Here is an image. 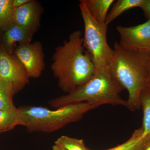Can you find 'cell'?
I'll list each match as a JSON object with an SVG mask.
<instances>
[{
	"label": "cell",
	"instance_id": "ba28073f",
	"mask_svg": "<svg viewBox=\"0 0 150 150\" xmlns=\"http://www.w3.org/2000/svg\"><path fill=\"white\" fill-rule=\"evenodd\" d=\"M116 30L120 35L119 43L126 49L146 52L150 46V18L135 26L119 25Z\"/></svg>",
	"mask_w": 150,
	"mask_h": 150
},
{
	"label": "cell",
	"instance_id": "cb8c5ba5",
	"mask_svg": "<svg viewBox=\"0 0 150 150\" xmlns=\"http://www.w3.org/2000/svg\"><path fill=\"white\" fill-rule=\"evenodd\" d=\"M146 52L147 53H148V55H149V56L150 58V46H149V48H148Z\"/></svg>",
	"mask_w": 150,
	"mask_h": 150
},
{
	"label": "cell",
	"instance_id": "44dd1931",
	"mask_svg": "<svg viewBox=\"0 0 150 150\" xmlns=\"http://www.w3.org/2000/svg\"><path fill=\"white\" fill-rule=\"evenodd\" d=\"M145 91L148 92L150 93V67Z\"/></svg>",
	"mask_w": 150,
	"mask_h": 150
},
{
	"label": "cell",
	"instance_id": "7c38bea8",
	"mask_svg": "<svg viewBox=\"0 0 150 150\" xmlns=\"http://www.w3.org/2000/svg\"><path fill=\"white\" fill-rule=\"evenodd\" d=\"M150 142V136L143 137V129L141 127L136 129L126 142L115 147L105 150H144Z\"/></svg>",
	"mask_w": 150,
	"mask_h": 150
},
{
	"label": "cell",
	"instance_id": "ac0fdd59",
	"mask_svg": "<svg viewBox=\"0 0 150 150\" xmlns=\"http://www.w3.org/2000/svg\"><path fill=\"white\" fill-rule=\"evenodd\" d=\"M57 145L64 150H88L83 140L62 136L55 141Z\"/></svg>",
	"mask_w": 150,
	"mask_h": 150
},
{
	"label": "cell",
	"instance_id": "30bf717a",
	"mask_svg": "<svg viewBox=\"0 0 150 150\" xmlns=\"http://www.w3.org/2000/svg\"><path fill=\"white\" fill-rule=\"evenodd\" d=\"M33 35L21 26L14 24L4 31L2 47L8 54L13 55L17 43H30Z\"/></svg>",
	"mask_w": 150,
	"mask_h": 150
},
{
	"label": "cell",
	"instance_id": "7a4b0ae2",
	"mask_svg": "<svg viewBox=\"0 0 150 150\" xmlns=\"http://www.w3.org/2000/svg\"><path fill=\"white\" fill-rule=\"evenodd\" d=\"M108 67L112 76L129 93L126 107L132 111L139 109L141 97L145 90L150 67L146 51H135L114 44Z\"/></svg>",
	"mask_w": 150,
	"mask_h": 150
},
{
	"label": "cell",
	"instance_id": "5b68a950",
	"mask_svg": "<svg viewBox=\"0 0 150 150\" xmlns=\"http://www.w3.org/2000/svg\"><path fill=\"white\" fill-rule=\"evenodd\" d=\"M79 6L84 25V47L96 69L108 67L113 51L108 43V25L105 23L97 21L91 16L83 0L80 1Z\"/></svg>",
	"mask_w": 150,
	"mask_h": 150
},
{
	"label": "cell",
	"instance_id": "5bb4252c",
	"mask_svg": "<svg viewBox=\"0 0 150 150\" xmlns=\"http://www.w3.org/2000/svg\"><path fill=\"white\" fill-rule=\"evenodd\" d=\"M20 125L18 108L13 110H0V134L13 130Z\"/></svg>",
	"mask_w": 150,
	"mask_h": 150
},
{
	"label": "cell",
	"instance_id": "4fadbf2b",
	"mask_svg": "<svg viewBox=\"0 0 150 150\" xmlns=\"http://www.w3.org/2000/svg\"><path fill=\"white\" fill-rule=\"evenodd\" d=\"M144 0H118L108 14L105 23L110 24L124 12L136 7H140Z\"/></svg>",
	"mask_w": 150,
	"mask_h": 150
},
{
	"label": "cell",
	"instance_id": "2e32d148",
	"mask_svg": "<svg viewBox=\"0 0 150 150\" xmlns=\"http://www.w3.org/2000/svg\"><path fill=\"white\" fill-rule=\"evenodd\" d=\"M14 95L10 85L0 79V110H13L17 109L13 104Z\"/></svg>",
	"mask_w": 150,
	"mask_h": 150
},
{
	"label": "cell",
	"instance_id": "8fae6325",
	"mask_svg": "<svg viewBox=\"0 0 150 150\" xmlns=\"http://www.w3.org/2000/svg\"><path fill=\"white\" fill-rule=\"evenodd\" d=\"M91 15L100 23H105L108 11L114 0H83Z\"/></svg>",
	"mask_w": 150,
	"mask_h": 150
},
{
	"label": "cell",
	"instance_id": "277c9868",
	"mask_svg": "<svg viewBox=\"0 0 150 150\" xmlns=\"http://www.w3.org/2000/svg\"><path fill=\"white\" fill-rule=\"evenodd\" d=\"M87 102L70 105L51 110L41 106H23L18 108L20 125L30 133H49L69 123L79 121L84 115L97 108Z\"/></svg>",
	"mask_w": 150,
	"mask_h": 150
},
{
	"label": "cell",
	"instance_id": "603a6c76",
	"mask_svg": "<svg viewBox=\"0 0 150 150\" xmlns=\"http://www.w3.org/2000/svg\"><path fill=\"white\" fill-rule=\"evenodd\" d=\"M144 150H150V142Z\"/></svg>",
	"mask_w": 150,
	"mask_h": 150
},
{
	"label": "cell",
	"instance_id": "ffe728a7",
	"mask_svg": "<svg viewBox=\"0 0 150 150\" xmlns=\"http://www.w3.org/2000/svg\"><path fill=\"white\" fill-rule=\"evenodd\" d=\"M30 0H13L12 5L14 9L20 7L30 1Z\"/></svg>",
	"mask_w": 150,
	"mask_h": 150
},
{
	"label": "cell",
	"instance_id": "3957f363",
	"mask_svg": "<svg viewBox=\"0 0 150 150\" xmlns=\"http://www.w3.org/2000/svg\"><path fill=\"white\" fill-rule=\"evenodd\" d=\"M124 89L107 67L96 69L93 77L86 83L70 93L51 100L48 104L55 109L83 102L91 103L97 107L104 104L126 107V100L120 95Z\"/></svg>",
	"mask_w": 150,
	"mask_h": 150
},
{
	"label": "cell",
	"instance_id": "7402d4cb",
	"mask_svg": "<svg viewBox=\"0 0 150 150\" xmlns=\"http://www.w3.org/2000/svg\"><path fill=\"white\" fill-rule=\"evenodd\" d=\"M52 150H64L62 148L60 147L59 146L57 145H54L53 147H52Z\"/></svg>",
	"mask_w": 150,
	"mask_h": 150
},
{
	"label": "cell",
	"instance_id": "6da1fadb",
	"mask_svg": "<svg viewBox=\"0 0 150 150\" xmlns=\"http://www.w3.org/2000/svg\"><path fill=\"white\" fill-rule=\"evenodd\" d=\"M80 30L71 33L69 39L55 48L51 69L60 89L70 93L93 77L96 67L83 46Z\"/></svg>",
	"mask_w": 150,
	"mask_h": 150
},
{
	"label": "cell",
	"instance_id": "8992f818",
	"mask_svg": "<svg viewBox=\"0 0 150 150\" xmlns=\"http://www.w3.org/2000/svg\"><path fill=\"white\" fill-rule=\"evenodd\" d=\"M30 77L23 65L13 55L0 46V79L7 82L14 95L21 91L29 83Z\"/></svg>",
	"mask_w": 150,
	"mask_h": 150
},
{
	"label": "cell",
	"instance_id": "d6986e66",
	"mask_svg": "<svg viewBox=\"0 0 150 150\" xmlns=\"http://www.w3.org/2000/svg\"><path fill=\"white\" fill-rule=\"evenodd\" d=\"M140 8L144 12L145 17L148 19L150 18V0H144Z\"/></svg>",
	"mask_w": 150,
	"mask_h": 150
},
{
	"label": "cell",
	"instance_id": "9a60e30c",
	"mask_svg": "<svg viewBox=\"0 0 150 150\" xmlns=\"http://www.w3.org/2000/svg\"><path fill=\"white\" fill-rule=\"evenodd\" d=\"M13 0H0V30L4 32L14 24Z\"/></svg>",
	"mask_w": 150,
	"mask_h": 150
},
{
	"label": "cell",
	"instance_id": "e0dca14e",
	"mask_svg": "<svg viewBox=\"0 0 150 150\" xmlns=\"http://www.w3.org/2000/svg\"><path fill=\"white\" fill-rule=\"evenodd\" d=\"M141 106L143 112V137L150 136V93L144 91L141 97Z\"/></svg>",
	"mask_w": 150,
	"mask_h": 150
},
{
	"label": "cell",
	"instance_id": "52a82bcc",
	"mask_svg": "<svg viewBox=\"0 0 150 150\" xmlns=\"http://www.w3.org/2000/svg\"><path fill=\"white\" fill-rule=\"evenodd\" d=\"M13 55L23 65L30 78L40 76L46 65L40 41L19 44Z\"/></svg>",
	"mask_w": 150,
	"mask_h": 150
},
{
	"label": "cell",
	"instance_id": "9c48e42d",
	"mask_svg": "<svg viewBox=\"0 0 150 150\" xmlns=\"http://www.w3.org/2000/svg\"><path fill=\"white\" fill-rule=\"evenodd\" d=\"M42 10L40 3L30 0L24 5L14 9V23L33 35L40 27Z\"/></svg>",
	"mask_w": 150,
	"mask_h": 150
}]
</instances>
